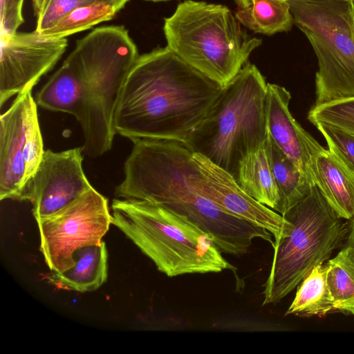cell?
Listing matches in <instances>:
<instances>
[{
  "label": "cell",
  "instance_id": "cell-22",
  "mask_svg": "<svg viewBox=\"0 0 354 354\" xmlns=\"http://www.w3.org/2000/svg\"><path fill=\"white\" fill-rule=\"evenodd\" d=\"M326 265L335 312L354 315V248L346 245Z\"/></svg>",
  "mask_w": 354,
  "mask_h": 354
},
{
  "label": "cell",
  "instance_id": "cell-9",
  "mask_svg": "<svg viewBox=\"0 0 354 354\" xmlns=\"http://www.w3.org/2000/svg\"><path fill=\"white\" fill-rule=\"evenodd\" d=\"M40 250L53 272L73 267L74 253L100 244L111 223L108 200L93 187L57 213L37 221Z\"/></svg>",
  "mask_w": 354,
  "mask_h": 354
},
{
  "label": "cell",
  "instance_id": "cell-32",
  "mask_svg": "<svg viewBox=\"0 0 354 354\" xmlns=\"http://www.w3.org/2000/svg\"><path fill=\"white\" fill-rule=\"evenodd\" d=\"M286 1H292V0H286ZM295 1H308V0H295Z\"/></svg>",
  "mask_w": 354,
  "mask_h": 354
},
{
  "label": "cell",
  "instance_id": "cell-23",
  "mask_svg": "<svg viewBox=\"0 0 354 354\" xmlns=\"http://www.w3.org/2000/svg\"><path fill=\"white\" fill-rule=\"evenodd\" d=\"M118 10L112 6L93 1L76 8L52 28L39 34L52 38H66L113 18Z\"/></svg>",
  "mask_w": 354,
  "mask_h": 354
},
{
  "label": "cell",
  "instance_id": "cell-2",
  "mask_svg": "<svg viewBox=\"0 0 354 354\" xmlns=\"http://www.w3.org/2000/svg\"><path fill=\"white\" fill-rule=\"evenodd\" d=\"M223 87L167 46L141 55L122 90L114 117L115 133L132 141L185 143Z\"/></svg>",
  "mask_w": 354,
  "mask_h": 354
},
{
  "label": "cell",
  "instance_id": "cell-15",
  "mask_svg": "<svg viewBox=\"0 0 354 354\" xmlns=\"http://www.w3.org/2000/svg\"><path fill=\"white\" fill-rule=\"evenodd\" d=\"M86 97L84 77L79 67L67 57L37 93L36 102L43 109L72 115L80 122Z\"/></svg>",
  "mask_w": 354,
  "mask_h": 354
},
{
  "label": "cell",
  "instance_id": "cell-13",
  "mask_svg": "<svg viewBox=\"0 0 354 354\" xmlns=\"http://www.w3.org/2000/svg\"><path fill=\"white\" fill-rule=\"evenodd\" d=\"M31 91L20 93L0 117V199L24 201L26 187L25 156Z\"/></svg>",
  "mask_w": 354,
  "mask_h": 354
},
{
  "label": "cell",
  "instance_id": "cell-21",
  "mask_svg": "<svg viewBox=\"0 0 354 354\" xmlns=\"http://www.w3.org/2000/svg\"><path fill=\"white\" fill-rule=\"evenodd\" d=\"M335 312L327 283V266L318 264L297 286L294 300L285 315L324 316Z\"/></svg>",
  "mask_w": 354,
  "mask_h": 354
},
{
  "label": "cell",
  "instance_id": "cell-7",
  "mask_svg": "<svg viewBox=\"0 0 354 354\" xmlns=\"http://www.w3.org/2000/svg\"><path fill=\"white\" fill-rule=\"evenodd\" d=\"M283 216L292 227L272 246L263 305L275 304L290 293L314 267L330 258L347 232L316 185Z\"/></svg>",
  "mask_w": 354,
  "mask_h": 354
},
{
  "label": "cell",
  "instance_id": "cell-12",
  "mask_svg": "<svg viewBox=\"0 0 354 354\" xmlns=\"http://www.w3.org/2000/svg\"><path fill=\"white\" fill-rule=\"evenodd\" d=\"M193 158L199 168L196 187L223 209L266 229L274 236V243L290 230L289 221L245 193L230 173L200 153H193Z\"/></svg>",
  "mask_w": 354,
  "mask_h": 354
},
{
  "label": "cell",
  "instance_id": "cell-18",
  "mask_svg": "<svg viewBox=\"0 0 354 354\" xmlns=\"http://www.w3.org/2000/svg\"><path fill=\"white\" fill-rule=\"evenodd\" d=\"M235 180L248 195L277 211L279 194L272 169L268 135L261 145L240 162Z\"/></svg>",
  "mask_w": 354,
  "mask_h": 354
},
{
  "label": "cell",
  "instance_id": "cell-25",
  "mask_svg": "<svg viewBox=\"0 0 354 354\" xmlns=\"http://www.w3.org/2000/svg\"><path fill=\"white\" fill-rule=\"evenodd\" d=\"M313 124L325 138L328 150L354 175V134L323 122Z\"/></svg>",
  "mask_w": 354,
  "mask_h": 354
},
{
  "label": "cell",
  "instance_id": "cell-6",
  "mask_svg": "<svg viewBox=\"0 0 354 354\" xmlns=\"http://www.w3.org/2000/svg\"><path fill=\"white\" fill-rule=\"evenodd\" d=\"M167 47L221 84L230 82L262 41L250 37L225 6L187 0L164 19Z\"/></svg>",
  "mask_w": 354,
  "mask_h": 354
},
{
  "label": "cell",
  "instance_id": "cell-16",
  "mask_svg": "<svg viewBox=\"0 0 354 354\" xmlns=\"http://www.w3.org/2000/svg\"><path fill=\"white\" fill-rule=\"evenodd\" d=\"M315 184L341 218L354 217V175L328 150L324 149L313 159Z\"/></svg>",
  "mask_w": 354,
  "mask_h": 354
},
{
  "label": "cell",
  "instance_id": "cell-17",
  "mask_svg": "<svg viewBox=\"0 0 354 354\" xmlns=\"http://www.w3.org/2000/svg\"><path fill=\"white\" fill-rule=\"evenodd\" d=\"M107 259L103 241L81 248L74 253V266L64 272H53L48 281L61 289L81 292L95 290L106 281Z\"/></svg>",
  "mask_w": 354,
  "mask_h": 354
},
{
  "label": "cell",
  "instance_id": "cell-4",
  "mask_svg": "<svg viewBox=\"0 0 354 354\" xmlns=\"http://www.w3.org/2000/svg\"><path fill=\"white\" fill-rule=\"evenodd\" d=\"M124 26L96 28L76 41L68 56L82 71L86 97L81 125L83 153L100 156L111 149L114 117L127 77L139 57Z\"/></svg>",
  "mask_w": 354,
  "mask_h": 354
},
{
  "label": "cell",
  "instance_id": "cell-31",
  "mask_svg": "<svg viewBox=\"0 0 354 354\" xmlns=\"http://www.w3.org/2000/svg\"><path fill=\"white\" fill-rule=\"evenodd\" d=\"M147 1H152V2H161V1H167L170 0H145Z\"/></svg>",
  "mask_w": 354,
  "mask_h": 354
},
{
  "label": "cell",
  "instance_id": "cell-5",
  "mask_svg": "<svg viewBox=\"0 0 354 354\" xmlns=\"http://www.w3.org/2000/svg\"><path fill=\"white\" fill-rule=\"evenodd\" d=\"M267 84L257 66L247 62L185 144L235 179L240 162L266 139Z\"/></svg>",
  "mask_w": 354,
  "mask_h": 354
},
{
  "label": "cell",
  "instance_id": "cell-10",
  "mask_svg": "<svg viewBox=\"0 0 354 354\" xmlns=\"http://www.w3.org/2000/svg\"><path fill=\"white\" fill-rule=\"evenodd\" d=\"M0 106L12 97L32 91L57 64L68 46L66 38L35 30L1 35Z\"/></svg>",
  "mask_w": 354,
  "mask_h": 354
},
{
  "label": "cell",
  "instance_id": "cell-3",
  "mask_svg": "<svg viewBox=\"0 0 354 354\" xmlns=\"http://www.w3.org/2000/svg\"><path fill=\"white\" fill-rule=\"evenodd\" d=\"M111 210V223L169 277L234 268L206 232L164 207L118 198Z\"/></svg>",
  "mask_w": 354,
  "mask_h": 354
},
{
  "label": "cell",
  "instance_id": "cell-19",
  "mask_svg": "<svg viewBox=\"0 0 354 354\" xmlns=\"http://www.w3.org/2000/svg\"><path fill=\"white\" fill-rule=\"evenodd\" d=\"M236 19L255 33L272 35L289 30L293 17L286 0H235Z\"/></svg>",
  "mask_w": 354,
  "mask_h": 354
},
{
  "label": "cell",
  "instance_id": "cell-24",
  "mask_svg": "<svg viewBox=\"0 0 354 354\" xmlns=\"http://www.w3.org/2000/svg\"><path fill=\"white\" fill-rule=\"evenodd\" d=\"M308 119L313 124L323 122L354 134V97L313 106Z\"/></svg>",
  "mask_w": 354,
  "mask_h": 354
},
{
  "label": "cell",
  "instance_id": "cell-14",
  "mask_svg": "<svg viewBox=\"0 0 354 354\" xmlns=\"http://www.w3.org/2000/svg\"><path fill=\"white\" fill-rule=\"evenodd\" d=\"M290 92L276 84H267L266 113L270 135L296 167L314 183L312 165L324 148L293 118L290 110Z\"/></svg>",
  "mask_w": 354,
  "mask_h": 354
},
{
  "label": "cell",
  "instance_id": "cell-28",
  "mask_svg": "<svg viewBox=\"0 0 354 354\" xmlns=\"http://www.w3.org/2000/svg\"><path fill=\"white\" fill-rule=\"evenodd\" d=\"M91 1H99L105 3L115 8L118 11L122 9L129 0H90Z\"/></svg>",
  "mask_w": 354,
  "mask_h": 354
},
{
  "label": "cell",
  "instance_id": "cell-26",
  "mask_svg": "<svg viewBox=\"0 0 354 354\" xmlns=\"http://www.w3.org/2000/svg\"><path fill=\"white\" fill-rule=\"evenodd\" d=\"M91 2L90 0H47L37 17L35 31L41 33L52 28L74 9Z\"/></svg>",
  "mask_w": 354,
  "mask_h": 354
},
{
  "label": "cell",
  "instance_id": "cell-8",
  "mask_svg": "<svg viewBox=\"0 0 354 354\" xmlns=\"http://www.w3.org/2000/svg\"><path fill=\"white\" fill-rule=\"evenodd\" d=\"M318 62L314 106L354 97V0L288 1Z\"/></svg>",
  "mask_w": 354,
  "mask_h": 354
},
{
  "label": "cell",
  "instance_id": "cell-27",
  "mask_svg": "<svg viewBox=\"0 0 354 354\" xmlns=\"http://www.w3.org/2000/svg\"><path fill=\"white\" fill-rule=\"evenodd\" d=\"M24 0H0L1 35L15 33L23 24Z\"/></svg>",
  "mask_w": 354,
  "mask_h": 354
},
{
  "label": "cell",
  "instance_id": "cell-30",
  "mask_svg": "<svg viewBox=\"0 0 354 354\" xmlns=\"http://www.w3.org/2000/svg\"><path fill=\"white\" fill-rule=\"evenodd\" d=\"M346 245L354 248V217L351 218L348 234L347 236Z\"/></svg>",
  "mask_w": 354,
  "mask_h": 354
},
{
  "label": "cell",
  "instance_id": "cell-11",
  "mask_svg": "<svg viewBox=\"0 0 354 354\" xmlns=\"http://www.w3.org/2000/svg\"><path fill=\"white\" fill-rule=\"evenodd\" d=\"M82 153V147L45 150L24 198L32 203L36 221L57 213L93 187L83 170Z\"/></svg>",
  "mask_w": 354,
  "mask_h": 354
},
{
  "label": "cell",
  "instance_id": "cell-20",
  "mask_svg": "<svg viewBox=\"0 0 354 354\" xmlns=\"http://www.w3.org/2000/svg\"><path fill=\"white\" fill-rule=\"evenodd\" d=\"M272 169L279 194L277 212L286 214L304 198L315 185L268 134Z\"/></svg>",
  "mask_w": 354,
  "mask_h": 354
},
{
  "label": "cell",
  "instance_id": "cell-29",
  "mask_svg": "<svg viewBox=\"0 0 354 354\" xmlns=\"http://www.w3.org/2000/svg\"><path fill=\"white\" fill-rule=\"evenodd\" d=\"M37 17L41 13L47 0H32Z\"/></svg>",
  "mask_w": 354,
  "mask_h": 354
},
{
  "label": "cell",
  "instance_id": "cell-1",
  "mask_svg": "<svg viewBox=\"0 0 354 354\" xmlns=\"http://www.w3.org/2000/svg\"><path fill=\"white\" fill-rule=\"evenodd\" d=\"M124 165L118 198L146 201L164 207L206 232L223 253L243 255L257 238L274 245L266 229L230 214L195 184L199 168L193 152L175 140L138 139Z\"/></svg>",
  "mask_w": 354,
  "mask_h": 354
}]
</instances>
